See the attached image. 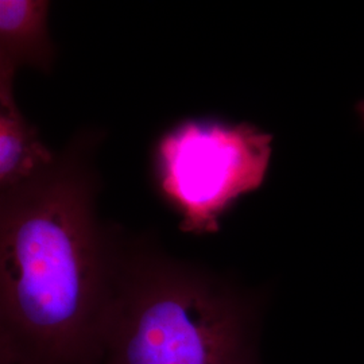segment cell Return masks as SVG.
I'll return each mask as SVG.
<instances>
[{
  "instance_id": "3",
  "label": "cell",
  "mask_w": 364,
  "mask_h": 364,
  "mask_svg": "<svg viewBox=\"0 0 364 364\" xmlns=\"http://www.w3.org/2000/svg\"><path fill=\"white\" fill-rule=\"evenodd\" d=\"M273 135L251 123L186 119L166 131L154 149V178L180 216L185 234L220 231L235 203L266 181Z\"/></svg>"
},
{
  "instance_id": "6",
  "label": "cell",
  "mask_w": 364,
  "mask_h": 364,
  "mask_svg": "<svg viewBox=\"0 0 364 364\" xmlns=\"http://www.w3.org/2000/svg\"><path fill=\"white\" fill-rule=\"evenodd\" d=\"M355 109H356V112H358V115L360 117V120H362L364 126V100H360L355 107Z\"/></svg>"
},
{
  "instance_id": "4",
  "label": "cell",
  "mask_w": 364,
  "mask_h": 364,
  "mask_svg": "<svg viewBox=\"0 0 364 364\" xmlns=\"http://www.w3.org/2000/svg\"><path fill=\"white\" fill-rule=\"evenodd\" d=\"M15 73L14 66L0 64V192L36 178L57 159L16 103Z\"/></svg>"
},
{
  "instance_id": "1",
  "label": "cell",
  "mask_w": 364,
  "mask_h": 364,
  "mask_svg": "<svg viewBox=\"0 0 364 364\" xmlns=\"http://www.w3.org/2000/svg\"><path fill=\"white\" fill-rule=\"evenodd\" d=\"M99 131L0 192L1 364H96L122 232L96 208Z\"/></svg>"
},
{
  "instance_id": "2",
  "label": "cell",
  "mask_w": 364,
  "mask_h": 364,
  "mask_svg": "<svg viewBox=\"0 0 364 364\" xmlns=\"http://www.w3.org/2000/svg\"><path fill=\"white\" fill-rule=\"evenodd\" d=\"M257 320L228 278L122 234L96 364H259Z\"/></svg>"
},
{
  "instance_id": "5",
  "label": "cell",
  "mask_w": 364,
  "mask_h": 364,
  "mask_svg": "<svg viewBox=\"0 0 364 364\" xmlns=\"http://www.w3.org/2000/svg\"><path fill=\"white\" fill-rule=\"evenodd\" d=\"M49 10L46 0L0 1V64L16 70L21 66L52 70L55 48L49 34Z\"/></svg>"
}]
</instances>
